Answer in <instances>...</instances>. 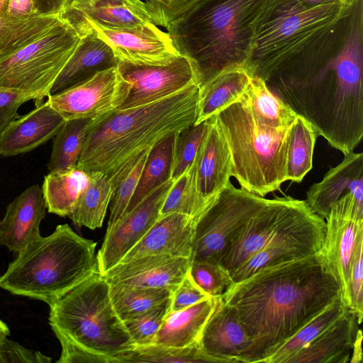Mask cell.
I'll return each instance as SVG.
<instances>
[{"label": "cell", "instance_id": "cell-1", "mask_svg": "<svg viewBox=\"0 0 363 363\" xmlns=\"http://www.w3.org/2000/svg\"><path fill=\"white\" fill-rule=\"evenodd\" d=\"M339 296L338 285L317 252L260 269L233 282L220 298L250 336L243 363H254Z\"/></svg>", "mask_w": 363, "mask_h": 363}, {"label": "cell", "instance_id": "cell-2", "mask_svg": "<svg viewBox=\"0 0 363 363\" xmlns=\"http://www.w3.org/2000/svg\"><path fill=\"white\" fill-rule=\"evenodd\" d=\"M350 11L351 0L313 7L296 0H274L254 25L245 69L272 89L334 64Z\"/></svg>", "mask_w": 363, "mask_h": 363}, {"label": "cell", "instance_id": "cell-3", "mask_svg": "<svg viewBox=\"0 0 363 363\" xmlns=\"http://www.w3.org/2000/svg\"><path fill=\"white\" fill-rule=\"evenodd\" d=\"M199 85L155 102L91 120L77 168L106 175L113 191L142 155L163 138L195 124Z\"/></svg>", "mask_w": 363, "mask_h": 363}, {"label": "cell", "instance_id": "cell-4", "mask_svg": "<svg viewBox=\"0 0 363 363\" xmlns=\"http://www.w3.org/2000/svg\"><path fill=\"white\" fill-rule=\"evenodd\" d=\"M274 0H199L174 21L167 33L194 65L200 86L220 72L244 67L254 25Z\"/></svg>", "mask_w": 363, "mask_h": 363}, {"label": "cell", "instance_id": "cell-5", "mask_svg": "<svg viewBox=\"0 0 363 363\" xmlns=\"http://www.w3.org/2000/svg\"><path fill=\"white\" fill-rule=\"evenodd\" d=\"M96 242L69 225L28 244L0 275V288L43 301L49 306L98 271Z\"/></svg>", "mask_w": 363, "mask_h": 363}, {"label": "cell", "instance_id": "cell-6", "mask_svg": "<svg viewBox=\"0 0 363 363\" xmlns=\"http://www.w3.org/2000/svg\"><path fill=\"white\" fill-rule=\"evenodd\" d=\"M109 289L104 276L95 272L50 306L48 321L58 340L118 363L136 345L113 308Z\"/></svg>", "mask_w": 363, "mask_h": 363}, {"label": "cell", "instance_id": "cell-7", "mask_svg": "<svg viewBox=\"0 0 363 363\" xmlns=\"http://www.w3.org/2000/svg\"><path fill=\"white\" fill-rule=\"evenodd\" d=\"M216 116L229 149L231 176L240 187L262 197L279 190L286 181L290 126L281 130L262 126L244 96Z\"/></svg>", "mask_w": 363, "mask_h": 363}, {"label": "cell", "instance_id": "cell-8", "mask_svg": "<svg viewBox=\"0 0 363 363\" xmlns=\"http://www.w3.org/2000/svg\"><path fill=\"white\" fill-rule=\"evenodd\" d=\"M79 40L62 18L45 34L0 60V88L31 93L35 106L41 104Z\"/></svg>", "mask_w": 363, "mask_h": 363}, {"label": "cell", "instance_id": "cell-9", "mask_svg": "<svg viewBox=\"0 0 363 363\" xmlns=\"http://www.w3.org/2000/svg\"><path fill=\"white\" fill-rule=\"evenodd\" d=\"M262 199L228 182L196 221L191 260L220 264L233 237L252 216Z\"/></svg>", "mask_w": 363, "mask_h": 363}, {"label": "cell", "instance_id": "cell-10", "mask_svg": "<svg viewBox=\"0 0 363 363\" xmlns=\"http://www.w3.org/2000/svg\"><path fill=\"white\" fill-rule=\"evenodd\" d=\"M325 222L320 262L337 282L342 306L351 310L350 271L356 246L363 237V204L347 194L331 206Z\"/></svg>", "mask_w": 363, "mask_h": 363}, {"label": "cell", "instance_id": "cell-11", "mask_svg": "<svg viewBox=\"0 0 363 363\" xmlns=\"http://www.w3.org/2000/svg\"><path fill=\"white\" fill-rule=\"evenodd\" d=\"M325 230V220L303 200L269 242L231 273L233 281H241L260 269L318 252Z\"/></svg>", "mask_w": 363, "mask_h": 363}, {"label": "cell", "instance_id": "cell-12", "mask_svg": "<svg viewBox=\"0 0 363 363\" xmlns=\"http://www.w3.org/2000/svg\"><path fill=\"white\" fill-rule=\"evenodd\" d=\"M74 29L80 37L93 30L111 48L120 62L139 66H164L181 55L169 33L152 22L133 28H111L84 21Z\"/></svg>", "mask_w": 363, "mask_h": 363}, {"label": "cell", "instance_id": "cell-13", "mask_svg": "<svg viewBox=\"0 0 363 363\" xmlns=\"http://www.w3.org/2000/svg\"><path fill=\"white\" fill-rule=\"evenodd\" d=\"M130 86L116 67L98 72L63 91L50 95L47 101L65 121L94 120L118 108L127 98Z\"/></svg>", "mask_w": 363, "mask_h": 363}, {"label": "cell", "instance_id": "cell-14", "mask_svg": "<svg viewBox=\"0 0 363 363\" xmlns=\"http://www.w3.org/2000/svg\"><path fill=\"white\" fill-rule=\"evenodd\" d=\"M117 69L131 84L127 98L118 108L121 110L155 102L190 86H200L196 68L182 55L164 66H139L120 62Z\"/></svg>", "mask_w": 363, "mask_h": 363}, {"label": "cell", "instance_id": "cell-15", "mask_svg": "<svg viewBox=\"0 0 363 363\" xmlns=\"http://www.w3.org/2000/svg\"><path fill=\"white\" fill-rule=\"evenodd\" d=\"M303 200L289 196L266 199L233 237L220 261L230 274L261 250L287 221Z\"/></svg>", "mask_w": 363, "mask_h": 363}, {"label": "cell", "instance_id": "cell-16", "mask_svg": "<svg viewBox=\"0 0 363 363\" xmlns=\"http://www.w3.org/2000/svg\"><path fill=\"white\" fill-rule=\"evenodd\" d=\"M173 183L171 179L153 189L106 230L102 245L96 253L98 271L101 274L119 263L151 228L160 216L163 201Z\"/></svg>", "mask_w": 363, "mask_h": 363}, {"label": "cell", "instance_id": "cell-17", "mask_svg": "<svg viewBox=\"0 0 363 363\" xmlns=\"http://www.w3.org/2000/svg\"><path fill=\"white\" fill-rule=\"evenodd\" d=\"M189 172L201 216L216 201L232 177L229 149L216 115L208 118L206 134Z\"/></svg>", "mask_w": 363, "mask_h": 363}, {"label": "cell", "instance_id": "cell-18", "mask_svg": "<svg viewBox=\"0 0 363 363\" xmlns=\"http://www.w3.org/2000/svg\"><path fill=\"white\" fill-rule=\"evenodd\" d=\"M191 261L184 257L147 255L118 263L103 275L109 284L164 288L173 292L187 274Z\"/></svg>", "mask_w": 363, "mask_h": 363}, {"label": "cell", "instance_id": "cell-19", "mask_svg": "<svg viewBox=\"0 0 363 363\" xmlns=\"http://www.w3.org/2000/svg\"><path fill=\"white\" fill-rule=\"evenodd\" d=\"M196 221L194 218L178 213L159 216L120 262L153 255L184 257L191 259Z\"/></svg>", "mask_w": 363, "mask_h": 363}, {"label": "cell", "instance_id": "cell-20", "mask_svg": "<svg viewBox=\"0 0 363 363\" xmlns=\"http://www.w3.org/2000/svg\"><path fill=\"white\" fill-rule=\"evenodd\" d=\"M251 340L235 311L217 297L216 306L199 345L207 354L223 363L242 362Z\"/></svg>", "mask_w": 363, "mask_h": 363}, {"label": "cell", "instance_id": "cell-21", "mask_svg": "<svg viewBox=\"0 0 363 363\" xmlns=\"http://www.w3.org/2000/svg\"><path fill=\"white\" fill-rule=\"evenodd\" d=\"M47 206L42 188L33 184L6 207L0 221V245L18 253L40 236V225Z\"/></svg>", "mask_w": 363, "mask_h": 363}, {"label": "cell", "instance_id": "cell-22", "mask_svg": "<svg viewBox=\"0 0 363 363\" xmlns=\"http://www.w3.org/2000/svg\"><path fill=\"white\" fill-rule=\"evenodd\" d=\"M65 120L46 101L15 118L0 135V157L33 150L52 139Z\"/></svg>", "mask_w": 363, "mask_h": 363}, {"label": "cell", "instance_id": "cell-23", "mask_svg": "<svg viewBox=\"0 0 363 363\" xmlns=\"http://www.w3.org/2000/svg\"><path fill=\"white\" fill-rule=\"evenodd\" d=\"M344 156L339 164L331 167L306 192L308 206L324 220L331 206L347 194H352L363 204V153L352 151Z\"/></svg>", "mask_w": 363, "mask_h": 363}, {"label": "cell", "instance_id": "cell-24", "mask_svg": "<svg viewBox=\"0 0 363 363\" xmlns=\"http://www.w3.org/2000/svg\"><path fill=\"white\" fill-rule=\"evenodd\" d=\"M355 313L343 312L286 363H347L359 325Z\"/></svg>", "mask_w": 363, "mask_h": 363}, {"label": "cell", "instance_id": "cell-25", "mask_svg": "<svg viewBox=\"0 0 363 363\" xmlns=\"http://www.w3.org/2000/svg\"><path fill=\"white\" fill-rule=\"evenodd\" d=\"M120 60L111 48L89 30L80 40L50 90L55 94L90 79L98 72L116 67Z\"/></svg>", "mask_w": 363, "mask_h": 363}, {"label": "cell", "instance_id": "cell-26", "mask_svg": "<svg viewBox=\"0 0 363 363\" xmlns=\"http://www.w3.org/2000/svg\"><path fill=\"white\" fill-rule=\"evenodd\" d=\"M60 17L73 28L84 21L111 28H133L152 22L146 9L127 0H71Z\"/></svg>", "mask_w": 363, "mask_h": 363}, {"label": "cell", "instance_id": "cell-27", "mask_svg": "<svg viewBox=\"0 0 363 363\" xmlns=\"http://www.w3.org/2000/svg\"><path fill=\"white\" fill-rule=\"evenodd\" d=\"M216 301L217 297L211 296L185 309L170 310L152 344L174 347L199 345Z\"/></svg>", "mask_w": 363, "mask_h": 363}, {"label": "cell", "instance_id": "cell-28", "mask_svg": "<svg viewBox=\"0 0 363 363\" xmlns=\"http://www.w3.org/2000/svg\"><path fill=\"white\" fill-rule=\"evenodd\" d=\"M250 76L244 67L226 69L200 86L197 120L199 124L218 114L247 92Z\"/></svg>", "mask_w": 363, "mask_h": 363}, {"label": "cell", "instance_id": "cell-29", "mask_svg": "<svg viewBox=\"0 0 363 363\" xmlns=\"http://www.w3.org/2000/svg\"><path fill=\"white\" fill-rule=\"evenodd\" d=\"M61 20L60 15L12 18L7 14V0H0V60L37 40Z\"/></svg>", "mask_w": 363, "mask_h": 363}, {"label": "cell", "instance_id": "cell-30", "mask_svg": "<svg viewBox=\"0 0 363 363\" xmlns=\"http://www.w3.org/2000/svg\"><path fill=\"white\" fill-rule=\"evenodd\" d=\"M89 181V174L77 167L49 172L41 186L48 212L61 217L69 216Z\"/></svg>", "mask_w": 363, "mask_h": 363}, {"label": "cell", "instance_id": "cell-31", "mask_svg": "<svg viewBox=\"0 0 363 363\" xmlns=\"http://www.w3.org/2000/svg\"><path fill=\"white\" fill-rule=\"evenodd\" d=\"M89 181L68 216L78 228L91 230L102 226L113 194L108 177L99 172H89Z\"/></svg>", "mask_w": 363, "mask_h": 363}, {"label": "cell", "instance_id": "cell-32", "mask_svg": "<svg viewBox=\"0 0 363 363\" xmlns=\"http://www.w3.org/2000/svg\"><path fill=\"white\" fill-rule=\"evenodd\" d=\"M340 296L326 306L290 337L268 350L259 360L264 363H286L308 345L345 310Z\"/></svg>", "mask_w": 363, "mask_h": 363}, {"label": "cell", "instance_id": "cell-33", "mask_svg": "<svg viewBox=\"0 0 363 363\" xmlns=\"http://www.w3.org/2000/svg\"><path fill=\"white\" fill-rule=\"evenodd\" d=\"M244 98L257 123L269 129L288 128L298 116L257 77H250Z\"/></svg>", "mask_w": 363, "mask_h": 363}, {"label": "cell", "instance_id": "cell-34", "mask_svg": "<svg viewBox=\"0 0 363 363\" xmlns=\"http://www.w3.org/2000/svg\"><path fill=\"white\" fill-rule=\"evenodd\" d=\"M177 133L163 138L150 148L137 188L125 213L133 209L153 189L171 179Z\"/></svg>", "mask_w": 363, "mask_h": 363}, {"label": "cell", "instance_id": "cell-35", "mask_svg": "<svg viewBox=\"0 0 363 363\" xmlns=\"http://www.w3.org/2000/svg\"><path fill=\"white\" fill-rule=\"evenodd\" d=\"M317 133L304 118L297 116L290 125L286 155V180L301 182L313 167Z\"/></svg>", "mask_w": 363, "mask_h": 363}, {"label": "cell", "instance_id": "cell-36", "mask_svg": "<svg viewBox=\"0 0 363 363\" xmlns=\"http://www.w3.org/2000/svg\"><path fill=\"white\" fill-rule=\"evenodd\" d=\"M113 308L123 320L155 308L172 298V291L125 284H109Z\"/></svg>", "mask_w": 363, "mask_h": 363}, {"label": "cell", "instance_id": "cell-37", "mask_svg": "<svg viewBox=\"0 0 363 363\" xmlns=\"http://www.w3.org/2000/svg\"><path fill=\"white\" fill-rule=\"evenodd\" d=\"M91 121L88 118L65 121L53 138L51 154L47 164L49 172L77 167Z\"/></svg>", "mask_w": 363, "mask_h": 363}, {"label": "cell", "instance_id": "cell-38", "mask_svg": "<svg viewBox=\"0 0 363 363\" xmlns=\"http://www.w3.org/2000/svg\"><path fill=\"white\" fill-rule=\"evenodd\" d=\"M118 363H221L205 353L199 345L174 347L158 344L136 346L120 355Z\"/></svg>", "mask_w": 363, "mask_h": 363}, {"label": "cell", "instance_id": "cell-39", "mask_svg": "<svg viewBox=\"0 0 363 363\" xmlns=\"http://www.w3.org/2000/svg\"><path fill=\"white\" fill-rule=\"evenodd\" d=\"M208 119L186 128L177 134L171 179L177 180L191 166L206 134Z\"/></svg>", "mask_w": 363, "mask_h": 363}, {"label": "cell", "instance_id": "cell-40", "mask_svg": "<svg viewBox=\"0 0 363 363\" xmlns=\"http://www.w3.org/2000/svg\"><path fill=\"white\" fill-rule=\"evenodd\" d=\"M189 274L209 296L220 297L234 282L230 272L220 263L191 260Z\"/></svg>", "mask_w": 363, "mask_h": 363}, {"label": "cell", "instance_id": "cell-41", "mask_svg": "<svg viewBox=\"0 0 363 363\" xmlns=\"http://www.w3.org/2000/svg\"><path fill=\"white\" fill-rule=\"evenodd\" d=\"M171 298L155 308L123 321L136 346L153 342L165 317L171 310Z\"/></svg>", "mask_w": 363, "mask_h": 363}, {"label": "cell", "instance_id": "cell-42", "mask_svg": "<svg viewBox=\"0 0 363 363\" xmlns=\"http://www.w3.org/2000/svg\"><path fill=\"white\" fill-rule=\"evenodd\" d=\"M172 213L185 214L196 220L200 217L191 185L189 170L174 181L163 201L159 216Z\"/></svg>", "mask_w": 363, "mask_h": 363}, {"label": "cell", "instance_id": "cell-43", "mask_svg": "<svg viewBox=\"0 0 363 363\" xmlns=\"http://www.w3.org/2000/svg\"><path fill=\"white\" fill-rule=\"evenodd\" d=\"M150 150L142 155L134 167L113 191L107 229L116 223L125 213L137 188Z\"/></svg>", "mask_w": 363, "mask_h": 363}, {"label": "cell", "instance_id": "cell-44", "mask_svg": "<svg viewBox=\"0 0 363 363\" xmlns=\"http://www.w3.org/2000/svg\"><path fill=\"white\" fill-rule=\"evenodd\" d=\"M199 0H145L146 11L157 26L166 29Z\"/></svg>", "mask_w": 363, "mask_h": 363}, {"label": "cell", "instance_id": "cell-45", "mask_svg": "<svg viewBox=\"0 0 363 363\" xmlns=\"http://www.w3.org/2000/svg\"><path fill=\"white\" fill-rule=\"evenodd\" d=\"M363 237L356 246L350 271L351 310L357 315L359 324L363 318Z\"/></svg>", "mask_w": 363, "mask_h": 363}, {"label": "cell", "instance_id": "cell-46", "mask_svg": "<svg viewBox=\"0 0 363 363\" xmlns=\"http://www.w3.org/2000/svg\"><path fill=\"white\" fill-rule=\"evenodd\" d=\"M52 358L26 348L7 337L0 339V363H50Z\"/></svg>", "mask_w": 363, "mask_h": 363}, {"label": "cell", "instance_id": "cell-47", "mask_svg": "<svg viewBox=\"0 0 363 363\" xmlns=\"http://www.w3.org/2000/svg\"><path fill=\"white\" fill-rule=\"evenodd\" d=\"M35 99L31 93L0 88V135L17 118L21 106Z\"/></svg>", "mask_w": 363, "mask_h": 363}, {"label": "cell", "instance_id": "cell-48", "mask_svg": "<svg viewBox=\"0 0 363 363\" xmlns=\"http://www.w3.org/2000/svg\"><path fill=\"white\" fill-rule=\"evenodd\" d=\"M208 297L211 296L194 281L188 272L180 284L172 292L171 311L185 309Z\"/></svg>", "mask_w": 363, "mask_h": 363}, {"label": "cell", "instance_id": "cell-49", "mask_svg": "<svg viewBox=\"0 0 363 363\" xmlns=\"http://www.w3.org/2000/svg\"><path fill=\"white\" fill-rule=\"evenodd\" d=\"M61 354L57 363H110L108 358L64 340H58Z\"/></svg>", "mask_w": 363, "mask_h": 363}, {"label": "cell", "instance_id": "cell-50", "mask_svg": "<svg viewBox=\"0 0 363 363\" xmlns=\"http://www.w3.org/2000/svg\"><path fill=\"white\" fill-rule=\"evenodd\" d=\"M7 14L12 18H26L38 14L32 0H7Z\"/></svg>", "mask_w": 363, "mask_h": 363}, {"label": "cell", "instance_id": "cell-51", "mask_svg": "<svg viewBox=\"0 0 363 363\" xmlns=\"http://www.w3.org/2000/svg\"><path fill=\"white\" fill-rule=\"evenodd\" d=\"M39 15H60L71 0H32Z\"/></svg>", "mask_w": 363, "mask_h": 363}, {"label": "cell", "instance_id": "cell-52", "mask_svg": "<svg viewBox=\"0 0 363 363\" xmlns=\"http://www.w3.org/2000/svg\"><path fill=\"white\" fill-rule=\"evenodd\" d=\"M362 333L358 329L354 340L353 342L350 362L362 363Z\"/></svg>", "mask_w": 363, "mask_h": 363}, {"label": "cell", "instance_id": "cell-53", "mask_svg": "<svg viewBox=\"0 0 363 363\" xmlns=\"http://www.w3.org/2000/svg\"><path fill=\"white\" fill-rule=\"evenodd\" d=\"M302 6L305 7H313L321 4L332 3V2H342L347 3L350 0H296Z\"/></svg>", "mask_w": 363, "mask_h": 363}, {"label": "cell", "instance_id": "cell-54", "mask_svg": "<svg viewBox=\"0 0 363 363\" xmlns=\"http://www.w3.org/2000/svg\"><path fill=\"white\" fill-rule=\"evenodd\" d=\"M10 330L8 325L0 319V339L8 337Z\"/></svg>", "mask_w": 363, "mask_h": 363}, {"label": "cell", "instance_id": "cell-55", "mask_svg": "<svg viewBox=\"0 0 363 363\" xmlns=\"http://www.w3.org/2000/svg\"><path fill=\"white\" fill-rule=\"evenodd\" d=\"M127 1H128L130 3H131L132 4L136 6L146 9L145 6V3L142 0H127Z\"/></svg>", "mask_w": 363, "mask_h": 363}, {"label": "cell", "instance_id": "cell-56", "mask_svg": "<svg viewBox=\"0 0 363 363\" xmlns=\"http://www.w3.org/2000/svg\"><path fill=\"white\" fill-rule=\"evenodd\" d=\"M0 221H1V220H0Z\"/></svg>", "mask_w": 363, "mask_h": 363}]
</instances>
